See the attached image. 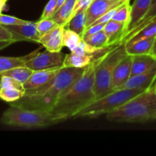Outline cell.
Instances as JSON below:
<instances>
[{
	"label": "cell",
	"mask_w": 156,
	"mask_h": 156,
	"mask_svg": "<svg viewBox=\"0 0 156 156\" xmlns=\"http://www.w3.org/2000/svg\"><path fill=\"white\" fill-rule=\"evenodd\" d=\"M104 56L88 66L81 77L56 101L50 112L58 121L62 122L74 118L79 111L95 100L94 91V73L96 67Z\"/></svg>",
	"instance_id": "cell-1"
},
{
	"label": "cell",
	"mask_w": 156,
	"mask_h": 156,
	"mask_svg": "<svg viewBox=\"0 0 156 156\" xmlns=\"http://www.w3.org/2000/svg\"><path fill=\"white\" fill-rule=\"evenodd\" d=\"M85 68L62 67L53 80L41 88L25 90L24 97L11 105L25 109L50 111L58 98L81 77Z\"/></svg>",
	"instance_id": "cell-2"
},
{
	"label": "cell",
	"mask_w": 156,
	"mask_h": 156,
	"mask_svg": "<svg viewBox=\"0 0 156 156\" xmlns=\"http://www.w3.org/2000/svg\"><path fill=\"white\" fill-rule=\"evenodd\" d=\"M107 119L118 123H146L155 120L156 90L154 85L107 114Z\"/></svg>",
	"instance_id": "cell-3"
},
{
	"label": "cell",
	"mask_w": 156,
	"mask_h": 156,
	"mask_svg": "<svg viewBox=\"0 0 156 156\" xmlns=\"http://www.w3.org/2000/svg\"><path fill=\"white\" fill-rule=\"evenodd\" d=\"M1 123L13 127L44 128L59 123L50 112L40 110H29L11 105L3 113Z\"/></svg>",
	"instance_id": "cell-4"
},
{
	"label": "cell",
	"mask_w": 156,
	"mask_h": 156,
	"mask_svg": "<svg viewBox=\"0 0 156 156\" xmlns=\"http://www.w3.org/2000/svg\"><path fill=\"white\" fill-rule=\"evenodd\" d=\"M127 56L125 44H120L110 50L97 66L94 73V91L96 99L114 91L112 78L117 64Z\"/></svg>",
	"instance_id": "cell-5"
},
{
	"label": "cell",
	"mask_w": 156,
	"mask_h": 156,
	"mask_svg": "<svg viewBox=\"0 0 156 156\" xmlns=\"http://www.w3.org/2000/svg\"><path fill=\"white\" fill-rule=\"evenodd\" d=\"M145 90L143 89H119L110 94L96 99L90 105L79 111L74 118L89 117L95 118L103 114H108L117 108H120L126 102L135 96L138 95Z\"/></svg>",
	"instance_id": "cell-6"
},
{
	"label": "cell",
	"mask_w": 156,
	"mask_h": 156,
	"mask_svg": "<svg viewBox=\"0 0 156 156\" xmlns=\"http://www.w3.org/2000/svg\"><path fill=\"white\" fill-rule=\"evenodd\" d=\"M66 56V54L61 52H51L46 50L45 51L39 52L35 55L26 62L24 66L33 71L61 69L63 67Z\"/></svg>",
	"instance_id": "cell-7"
},
{
	"label": "cell",
	"mask_w": 156,
	"mask_h": 156,
	"mask_svg": "<svg viewBox=\"0 0 156 156\" xmlns=\"http://www.w3.org/2000/svg\"><path fill=\"white\" fill-rule=\"evenodd\" d=\"M127 0H94L87 9L86 29L111 9L119 7Z\"/></svg>",
	"instance_id": "cell-8"
},
{
	"label": "cell",
	"mask_w": 156,
	"mask_h": 156,
	"mask_svg": "<svg viewBox=\"0 0 156 156\" xmlns=\"http://www.w3.org/2000/svg\"><path fill=\"white\" fill-rule=\"evenodd\" d=\"M151 2L152 0H134L133 4L130 6L129 19L126 22L123 37L129 34L145 16L150 7Z\"/></svg>",
	"instance_id": "cell-9"
},
{
	"label": "cell",
	"mask_w": 156,
	"mask_h": 156,
	"mask_svg": "<svg viewBox=\"0 0 156 156\" xmlns=\"http://www.w3.org/2000/svg\"><path fill=\"white\" fill-rule=\"evenodd\" d=\"M132 56L127 55L120 61L114 69L112 78V88L114 91L118 90L124 85L131 76Z\"/></svg>",
	"instance_id": "cell-10"
},
{
	"label": "cell",
	"mask_w": 156,
	"mask_h": 156,
	"mask_svg": "<svg viewBox=\"0 0 156 156\" xmlns=\"http://www.w3.org/2000/svg\"><path fill=\"white\" fill-rule=\"evenodd\" d=\"M4 26V25H3ZM11 32L20 37L21 41H33L39 43L41 40V35L37 29L34 22L28 21L25 24H15V25L4 26Z\"/></svg>",
	"instance_id": "cell-11"
},
{
	"label": "cell",
	"mask_w": 156,
	"mask_h": 156,
	"mask_svg": "<svg viewBox=\"0 0 156 156\" xmlns=\"http://www.w3.org/2000/svg\"><path fill=\"white\" fill-rule=\"evenodd\" d=\"M156 81V69L129 77L126 83L120 89H143L146 90L154 85ZM119 90V89H118Z\"/></svg>",
	"instance_id": "cell-12"
},
{
	"label": "cell",
	"mask_w": 156,
	"mask_h": 156,
	"mask_svg": "<svg viewBox=\"0 0 156 156\" xmlns=\"http://www.w3.org/2000/svg\"><path fill=\"white\" fill-rule=\"evenodd\" d=\"M63 29V26L58 25L50 32L41 37L39 44L49 51L61 52L62 47H64L62 42Z\"/></svg>",
	"instance_id": "cell-13"
},
{
	"label": "cell",
	"mask_w": 156,
	"mask_h": 156,
	"mask_svg": "<svg viewBox=\"0 0 156 156\" xmlns=\"http://www.w3.org/2000/svg\"><path fill=\"white\" fill-rule=\"evenodd\" d=\"M59 70L60 69L34 71L27 82L24 83V88L25 90H30L41 88L43 85L53 80Z\"/></svg>",
	"instance_id": "cell-14"
},
{
	"label": "cell",
	"mask_w": 156,
	"mask_h": 156,
	"mask_svg": "<svg viewBox=\"0 0 156 156\" xmlns=\"http://www.w3.org/2000/svg\"><path fill=\"white\" fill-rule=\"evenodd\" d=\"M156 69V58L151 54L132 56L131 76L147 73Z\"/></svg>",
	"instance_id": "cell-15"
},
{
	"label": "cell",
	"mask_w": 156,
	"mask_h": 156,
	"mask_svg": "<svg viewBox=\"0 0 156 156\" xmlns=\"http://www.w3.org/2000/svg\"><path fill=\"white\" fill-rule=\"evenodd\" d=\"M126 30V23L111 20L105 26V34L108 37V46H117L120 44Z\"/></svg>",
	"instance_id": "cell-16"
},
{
	"label": "cell",
	"mask_w": 156,
	"mask_h": 156,
	"mask_svg": "<svg viewBox=\"0 0 156 156\" xmlns=\"http://www.w3.org/2000/svg\"><path fill=\"white\" fill-rule=\"evenodd\" d=\"M40 52V48L35 51L22 56H0V73L12 69L15 67L24 66L25 63Z\"/></svg>",
	"instance_id": "cell-17"
},
{
	"label": "cell",
	"mask_w": 156,
	"mask_h": 156,
	"mask_svg": "<svg viewBox=\"0 0 156 156\" xmlns=\"http://www.w3.org/2000/svg\"><path fill=\"white\" fill-rule=\"evenodd\" d=\"M77 0H66L58 10L56 11L52 19L59 26L65 27L73 17V10Z\"/></svg>",
	"instance_id": "cell-18"
},
{
	"label": "cell",
	"mask_w": 156,
	"mask_h": 156,
	"mask_svg": "<svg viewBox=\"0 0 156 156\" xmlns=\"http://www.w3.org/2000/svg\"><path fill=\"white\" fill-rule=\"evenodd\" d=\"M156 18V0H152V2H151L150 7H149V10H148L147 13L145 15V16L139 21L138 24L135 26L133 29L129 32V34L126 35V36L123 37L122 38L121 41H120V44H125L126 41L129 39L130 37H132L133 35H135L136 34L138 33L140 30L143 28V27H146L147 24H149V23H151L152 21H153Z\"/></svg>",
	"instance_id": "cell-19"
},
{
	"label": "cell",
	"mask_w": 156,
	"mask_h": 156,
	"mask_svg": "<svg viewBox=\"0 0 156 156\" xmlns=\"http://www.w3.org/2000/svg\"><path fill=\"white\" fill-rule=\"evenodd\" d=\"M95 60L97 59L91 56L79 55L75 52H71L66 56L65 59H64L63 67L85 68Z\"/></svg>",
	"instance_id": "cell-20"
},
{
	"label": "cell",
	"mask_w": 156,
	"mask_h": 156,
	"mask_svg": "<svg viewBox=\"0 0 156 156\" xmlns=\"http://www.w3.org/2000/svg\"><path fill=\"white\" fill-rule=\"evenodd\" d=\"M154 40L155 37H151L136 41L129 45H125L126 53L129 56L150 54Z\"/></svg>",
	"instance_id": "cell-21"
},
{
	"label": "cell",
	"mask_w": 156,
	"mask_h": 156,
	"mask_svg": "<svg viewBox=\"0 0 156 156\" xmlns=\"http://www.w3.org/2000/svg\"><path fill=\"white\" fill-rule=\"evenodd\" d=\"M87 10L79 11L75 14L68 24L65 26L66 28L77 33L79 36L83 37V35L86 30Z\"/></svg>",
	"instance_id": "cell-22"
},
{
	"label": "cell",
	"mask_w": 156,
	"mask_h": 156,
	"mask_svg": "<svg viewBox=\"0 0 156 156\" xmlns=\"http://www.w3.org/2000/svg\"><path fill=\"white\" fill-rule=\"evenodd\" d=\"M33 73V70L27 68V67L19 66L7 70V71L1 72L0 77L1 76H9V77L13 78L15 80L18 81L24 85V83L27 82V79L30 78V76H31Z\"/></svg>",
	"instance_id": "cell-23"
},
{
	"label": "cell",
	"mask_w": 156,
	"mask_h": 156,
	"mask_svg": "<svg viewBox=\"0 0 156 156\" xmlns=\"http://www.w3.org/2000/svg\"><path fill=\"white\" fill-rule=\"evenodd\" d=\"M156 36V18L153 21L149 23V24L143 27L142 30H140L138 33L129 38L126 42L125 45H129L136 41H141V40L148 39V38L155 37Z\"/></svg>",
	"instance_id": "cell-24"
},
{
	"label": "cell",
	"mask_w": 156,
	"mask_h": 156,
	"mask_svg": "<svg viewBox=\"0 0 156 156\" xmlns=\"http://www.w3.org/2000/svg\"><path fill=\"white\" fill-rule=\"evenodd\" d=\"M25 94V90L18 89L15 87L0 88V99L7 103H13L20 100Z\"/></svg>",
	"instance_id": "cell-25"
},
{
	"label": "cell",
	"mask_w": 156,
	"mask_h": 156,
	"mask_svg": "<svg viewBox=\"0 0 156 156\" xmlns=\"http://www.w3.org/2000/svg\"><path fill=\"white\" fill-rule=\"evenodd\" d=\"M82 41V37L77 33L64 27L62 33V42L64 47H66L69 49L70 51L73 52Z\"/></svg>",
	"instance_id": "cell-26"
},
{
	"label": "cell",
	"mask_w": 156,
	"mask_h": 156,
	"mask_svg": "<svg viewBox=\"0 0 156 156\" xmlns=\"http://www.w3.org/2000/svg\"><path fill=\"white\" fill-rule=\"evenodd\" d=\"M82 40L87 44H90L93 47H99V48L108 47V37H107V35L104 30L93 34L84 35Z\"/></svg>",
	"instance_id": "cell-27"
},
{
	"label": "cell",
	"mask_w": 156,
	"mask_h": 156,
	"mask_svg": "<svg viewBox=\"0 0 156 156\" xmlns=\"http://www.w3.org/2000/svg\"><path fill=\"white\" fill-rule=\"evenodd\" d=\"M35 25L41 37L53 28L57 27L58 24L52 18H41L39 21L35 22Z\"/></svg>",
	"instance_id": "cell-28"
},
{
	"label": "cell",
	"mask_w": 156,
	"mask_h": 156,
	"mask_svg": "<svg viewBox=\"0 0 156 156\" xmlns=\"http://www.w3.org/2000/svg\"><path fill=\"white\" fill-rule=\"evenodd\" d=\"M129 12H130V5L129 4V1H126L117 9L112 20L119 21V22L126 23V22L129 19Z\"/></svg>",
	"instance_id": "cell-29"
},
{
	"label": "cell",
	"mask_w": 156,
	"mask_h": 156,
	"mask_svg": "<svg viewBox=\"0 0 156 156\" xmlns=\"http://www.w3.org/2000/svg\"><path fill=\"white\" fill-rule=\"evenodd\" d=\"M28 21H25V20L16 18L15 16H12V15H3V14L0 13V24H2V25H15V24H25Z\"/></svg>",
	"instance_id": "cell-30"
},
{
	"label": "cell",
	"mask_w": 156,
	"mask_h": 156,
	"mask_svg": "<svg viewBox=\"0 0 156 156\" xmlns=\"http://www.w3.org/2000/svg\"><path fill=\"white\" fill-rule=\"evenodd\" d=\"M5 87H15L18 89L25 90L24 88V85L15 79L9 76H1L0 77V88Z\"/></svg>",
	"instance_id": "cell-31"
},
{
	"label": "cell",
	"mask_w": 156,
	"mask_h": 156,
	"mask_svg": "<svg viewBox=\"0 0 156 156\" xmlns=\"http://www.w3.org/2000/svg\"><path fill=\"white\" fill-rule=\"evenodd\" d=\"M57 0H50L46 5L41 18H51L56 12Z\"/></svg>",
	"instance_id": "cell-32"
},
{
	"label": "cell",
	"mask_w": 156,
	"mask_h": 156,
	"mask_svg": "<svg viewBox=\"0 0 156 156\" xmlns=\"http://www.w3.org/2000/svg\"><path fill=\"white\" fill-rule=\"evenodd\" d=\"M0 41H14L15 42L21 41L16 35L2 24H0Z\"/></svg>",
	"instance_id": "cell-33"
},
{
	"label": "cell",
	"mask_w": 156,
	"mask_h": 156,
	"mask_svg": "<svg viewBox=\"0 0 156 156\" xmlns=\"http://www.w3.org/2000/svg\"><path fill=\"white\" fill-rule=\"evenodd\" d=\"M93 1L94 0H77L76 3V5H75L74 10H73V16L75 14L77 13L79 11L87 10L88 9V7L91 5Z\"/></svg>",
	"instance_id": "cell-34"
},
{
	"label": "cell",
	"mask_w": 156,
	"mask_h": 156,
	"mask_svg": "<svg viewBox=\"0 0 156 156\" xmlns=\"http://www.w3.org/2000/svg\"><path fill=\"white\" fill-rule=\"evenodd\" d=\"M119 7H120V6H119ZM119 7H117V8H115V9H111V11H109L108 12H107V13L105 14L103 16L101 17L99 19H98L97 21H96L95 22H94L93 24H106V23H108V21H110L111 20H112L113 17H114V15H115L116 12H117V9H118ZM93 24H92V25H93Z\"/></svg>",
	"instance_id": "cell-35"
},
{
	"label": "cell",
	"mask_w": 156,
	"mask_h": 156,
	"mask_svg": "<svg viewBox=\"0 0 156 156\" xmlns=\"http://www.w3.org/2000/svg\"><path fill=\"white\" fill-rule=\"evenodd\" d=\"M105 24H93V25H91L90 27H88V28L85 30L84 35L93 34H95L97 33V32L101 31V30H104Z\"/></svg>",
	"instance_id": "cell-36"
},
{
	"label": "cell",
	"mask_w": 156,
	"mask_h": 156,
	"mask_svg": "<svg viewBox=\"0 0 156 156\" xmlns=\"http://www.w3.org/2000/svg\"><path fill=\"white\" fill-rule=\"evenodd\" d=\"M14 43H15L14 41H0V50L6 48Z\"/></svg>",
	"instance_id": "cell-37"
},
{
	"label": "cell",
	"mask_w": 156,
	"mask_h": 156,
	"mask_svg": "<svg viewBox=\"0 0 156 156\" xmlns=\"http://www.w3.org/2000/svg\"><path fill=\"white\" fill-rule=\"evenodd\" d=\"M150 54L156 58V36L155 37V40H154V43L153 45H152V50H151Z\"/></svg>",
	"instance_id": "cell-38"
},
{
	"label": "cell",
	"mask_w": 156,
	"mask_h": 156,
	"mask_svg": "<svg viewBox=\"0 0 156 156\" xmlns=\"http://www.w3.org/2000/svg\"><path fill=\"white\" fill-rule=\"evenodd\" d=\"M66 2V0H57V3H56V10H58V9H59V8L61 7V5H62V4H63L64 2Z\"/></svg>",
	"instance_id": "cell-39"
},
{
	"label": "cell",
	"mask_w": 156,
	"mask_h": 156,
	"mask_svg": "<svg viewBox=\"0 0 156 156\" xmlns=\"http://www.w3.org/2000/svg\"><path fill=\"white\" fill-rule=\"evenodd\" d=\"M5 3H3V2L2 0H0V13H2V11L4 9V6H5Z\"/></svg>",
	"instance_id": "cell-40"
},
{
	"label": "cell",
	"mask_w": 156,
	"mask_h": 156,
	"mask_svg": "<svg viewBox=\"0 0 156 156\" xmlns=\"http://www.w3.org/2000/svg\"><path fill=\"white\" fill-rule=\"evenodd\" d=\"M2 1L3 2V3H5H5H6V2H7L8 0H2Z\"/></svg>",
	"instance_id": "cell-41"
},
{
	"label": "cell",
	"mask_w": 156,
	"mask_h": 156,
	"mask_svg": "<svg viewBox=\"0 0 156 156\" xmlns=\"http://www.w3.org/2000/svg\"><path fill=\"white\" fill-rule=\"evenodd\" d=\"M154 87H155V90H156V82H155V85H154Z\"/></svg>",
	"instance_id": "cell-42"
},
{
	"label": "cell",
	"mask_w": 156,
	"mask_h": 156,
	"mask_svg": "<svg viewBox=\"0 0 156 156\" xmlns=\"http://www.w3.org/2000/svg\"><path fill=\"white\" fill-rule=\"evenodd\" d=\"M127 1H129V0H127Z\"/></svg>",
	"instance_id": "cell-43"
}]
</instances>
